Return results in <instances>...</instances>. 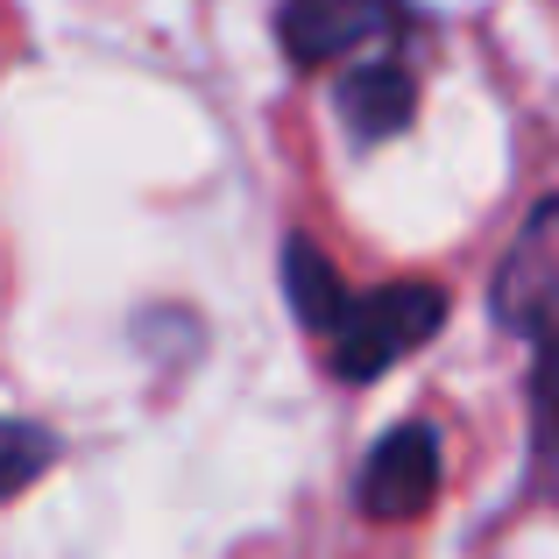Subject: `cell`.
Returning a JSON list of instances; mask_svg holds the SVG:
<instances>
[{
  "label": "cell",
  "instance_id": "cell-8",
  "mask_svg": "<svg viewBox=\"0 0 559 559\" xmlns=\"http://www.w3.org/2000/svg\"><path fill=\"white\" fill-rule=\"evenodd\" d=\"M50 467H57V439L43 432V425L0 418V503H14V496H22L28 481H43Z\"/></svg>",
  "mask_w": 559,
  "mask_h": 559
},
{
  "label": "cell",
  "instance_id": "cell-5",
  "mask_svg": "<svg viewBox=\"0 0 559 559\" xmlns=\"http://www.w3.org/2000/svg\"><path fill=\"white\" fill-rule=\"evenodd\" d=\"M341 114L361 142L404 135L411 114H418V79H411L404 57H376V64H355L341 79Z\"/></svg>",
  "mask_w": 559,
  "mask_h": 559
},
{
  "label": "cell",
  "instance_id": "cell-4",
  "mask_svg": "<svg viewBox=\"0 0 559 559\" xmlns=\"http://www.w3.org/2000/svg\"><path fill=\"white\" fill-rule=\"evenodd\" d=\"M439 496V432L432 425H396L369 447L361 461V510L369 518H425V503Z\"/></svg>",
  "mask_w": 559,
  "mask_h": 559
},
{
  "label": "cell",
  "instance_id": "cell-3",
  "mask_svg": "<svg viewBox=\"0 0 559 559\" xmlns=\"http://www.w3.org/2000/svg\"><path fill=\"white\" fill-rule=\"evenodd\" d=\"M489 312L524 341L559 333V191L524 213L518 241L503 248V262L489 276Z\"/></svg>",
  "mask_w": 559,
  "mask_h": 559
},
{
  "label": "cell",
  "instance_id": "cell-6",
  "mask_svg": "<svg viewBox=\"0 0 559 559\" xmlns=\"http://www.w3.org/2000/svg\"><path fill=\"white\" fill-rule=\"evenodd\" d=\"M284 290H290V312L312 333H326L333 312L347 305V276L333 270V255L312 248V241H284Z\"/></svg>",
  "mask_w": 559,
  "mask_h": 559
},
{
  "label": "cell",
  "instance_id": "cell-1",
  "mask_svg": "<svg viewBox=\"0 0 559 559\" xmlns=\"http://www.w3.org/2000/svg\"><path fill=\"white\" fill-rule=\"evenodd\" d=\"M439 326H447V290L411 276V284H382V290H347V305L319 333V347H326L341 382H369L396 361H411L425 341H439Z\"/></svg>",
  "mask_w": 559,
  "mask_h": 559
},
{
  "label": "cell",
  "instance_id": "cell-2",
  "mask_svg": "<svg viewBox=\"0 0 559 559\" xmlns=\"http://www.w3.org/2000/svg\"><path fill=\"white\" fill-rule=\"evenodd\" d=\"M404 0H284L276 8V43L298 71H333V64H376L396 57L404 43Z\"/></svg>",
  "mask_w": 559,
  "mask_h": 559
},
{
  "label": "cell",
  "instance_id": "cell-7",
  "mask_svg": "<svg viewBox=\"0 0 559 559\" xmlns=\"http://www.w3.org/2000/svg\"><path fill=\"white\" fill-rule=\"evenodd\" d=\"M532 453L546 489L559 496V333L532 341Z\"/></svg>",
  "mask_w": 559,
  "mask_h": 559
}]
</instances>
